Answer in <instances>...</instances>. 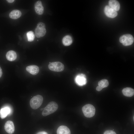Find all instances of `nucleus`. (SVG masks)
<instances>
[{
    "mask_svg": "<svg viewBox=\"0 0 134 134\" xmlns=\"http://www.w3.org/2000/svg\"><path fill=\"white\" fill-rule=\"evenodd\" d=\"M76 83L80 86H82L86 83L87 80L85 75L83 74H79L77 75L75 78Z\"/></svg>",
    "mask_w": 134,
    "mask_h": 134,
    "instance_id": "6e6552de",
    "label": "nucleus"
},
{
    "mask_svg": "<svg viewBox=\"0 0 134 134\" xmlns=\"http://www.w3.org/2000/svg\"><path fill=\"white\" fill-rule=\"evenodd\" d=\"M36 134H48L45 131H41L38 132Z\"/></svg>",
    "mask_w": 134,
    "mask_h": 134,
    "instance_id": "4be33fe9",
    "label": "nucleus"
},
{
    "mask_svg": "<svg viewBox=\"0 0 134 134\" xmlns=\"http://www.w3.org/2000/svg\"><path fill=\"white\" fill-rule=\"evenodd\" d=\"M57 134H70V131L69 128L66 126L62 125L58 128Z\"/></svg>",
    "mask_w": 134,
    "mask_h": 134,
    "instance_id": "ddd939ff",
    "label": "nucleus"
},
{
    "mask_svg": "<svg viewBox=\"0 0 134 134\" xmlns=\"http://www.w3.org/2000/svg\"><path fill=\"white\" fill-rule=\"evenodd\" d=\"M102 88L99 86L97 87L96 88V90L98 91H100L102 89Z\"/></svg>",
    "mask_w": 134,
    "mask_h": 134,
    "instance_id": "5701e85b",
    "label": "nucleus"
},
{
    "mask_svg": "<svg viewBox=\"0 0 134 134\" xmlns=\"http://www.w3.org/2000/svg\"><path fill=\"white\" fill-rule=\"evenodd\" d=\"M43 100V97L41 95H37L33 97L30 101L31 107L33 109H37L42 104Z\"/></svg>",
    "mask_w": 134,
    "mask_h": 134,
    "instance_id": "f03ea898",
    "label": "nucleus"
},
{
    "mask_svg": "<svg viewBox=\"0 0 134 134\" xmlns=\"http://www.w3.org/2000/svg\"><path fill=\"white\" fill-rule=\"evenodd\" d=\"M109 6L116 11H118L120 8V5L117 1L110 0L109 1Z\"/></svg>",
    "mask_w": 134,
    "mask_h": 134,
    "instance_id": "4468645a",
    "label": "nucleus"
},
{
    "mask_svg": "<svg viewBox=\"0 0 134 134\" xmlns=\"http://www.w3.org/2000/svg\"><path fill=\"white\" fill-rule=\"evenodd\" d=\"M46 33L45 25L44 23H39L35 30V34L37 38H40L44 36Z\"/></svg>",
    "mask_w": 134,
    "mask_h": 134,
    "instance_id": "20e7f679",
    "label": "nucleus"
},
{
    "mask_svg": "<svg viewBox=\"0 0 134 134\" xmlns=\"http://www.w3.org/2000/svg\"><path fill=\"white\" fill-rule=\"evenodd\" d=\"M11 109L8 107L6 106L0 110V117L2 119L5 118L11 112Z\"/></svg>",
    "mask_w": 134,
    "mask_h": 134,
    "instance_id": "f8f14e48",
    "label": "nucleus"
},
{
    "mask_svg": "<svg viewBox=\"0 0 134 134\" xmlns=\"http://www.w3.org/2000/svg\"><path fill=\"white\" fill-rule=\"evenodd\" d=\"M27 36L29 41H32L34 39L35 35L32 31H31L28 32L27 33Z\"/></svg>",
    "mask_w": 134,
    "mask_h": 134,
    "instance_id": "aec40b11",
    "label": "nucleus"
},
{
    "mask_svg": "<svg viewBox=\"0 0 134 134\" xmlns=\"http://www.w3.org/2000/svg\"><path fill=\"white\" fill-rule=\"evenodd\" d=\"M104 11L106 15L109 17L113 18L117 15V12L108 5L105 6Z\"/></svg>",
    "mask_w": 134,
    "mask_h": 134,
    "instance_id": "0eeeda50",
    "label": "nucleus"
},
{
    "mask_svg": "<svg viewBox=\"0 0 134 134\" xmlns=\"http://www.w3.org/2000/svg\"><path fill=\"white\" fill-rule=\"evenodd\" d=\"M109 85L108 80L105 79H102L99 81L98 83V85L102 89L107 87Z\"/></svg>",
    "mask_w": 134,
    "mask_h": 134,
    "instance_id": "6ab92c4d",
    "label": "nucleus"
},
{
    "mask_svg": "<svg viewBox=\"0 0 134 134\" xmlns=\"http://www.w3.org/2000/svg\"><path fill=\"white\" fill-rule=\"evenodd\" d=\"M134 39L133 36L130 34H126L121 36L119 41L124 46H127L131 45L134 42Z\"/></svg>",
    "mask_w": 134,
    "mask_h": 134,
    "instance_id": "39448f33",
    "label": "nucleus"
},
{
    "mask_svg": "<svg viewBox=\"0 0 134 134\" xmlns=\"http://www.w3.org/2000/svg\"><path fill=\"white\" fill-rule=\"evenodd\" d=\"M72 42L73 40L71 37L69 35H67L64 36L62 40L63 44L66 46L70 45Z\"/></svg>",
    "mask_w": 134,
    "mask_h": 134,
    "instance_id": "a211bd4d",
    "label": "nucleus"
},
{
    "mask_svg": "<svg viewBox=\"0 0 134 134\" xmlns=\"http://www.w3.org/2000/svg\"><path fill=\"white\" fill-rule=\"evenodd\" d=\"M58 107V105L56 102L53 101L50 102L44 108L42 115L46 116L52 114L57 110Z\"/></svg>",
    "mask_w": 134,
    "mask_h": 134,
    "instance_id": "f257e3e1",
    "label": "nucleus"
},
{
    "mask_svg": "<svg viewBox=\"0 0 134 134\" xmlns=\"http://www.w3.org/2000/svg\"><path fill=\"white\" fill-rule=\"evenodd\" d=\"M123 95L126 97H131L134 94V90L130 87H126L123 89L122 91Z\"/></svg>",
    "mask_w": 134,
    "mask_h": 134,
    "instance_id": "dca6fc26",
    "label": "nucleus"
},
{
    "mask_svg": "<svg viewBox=\"0 0 134 134\" xmlns=\"http://www.w3.org/2000/svg\"><path fill=\"white\" fill-rule=\"evenodd\" d=\"M103 134H116L113 130H107L105 131Z\"/></svg>",
    "mask_w": 134,
    "mask_h": 134,
    "instance_id": "412c9836",
    "label": "nucleus"
},
{
    "mask_svg": "<svg viewBox=\"0 0 134 134\" xmlns=\"http://www.w3.org/2000/svg\"><path fill=\"white\" fill-rule=\"evenodd\" d=\"M4 128L5 131L9 134H13L15 131L14 126L13 122L11 121H8L6 122L5 124Z\"/></svg>",
    "mask_w": 134,
    "mask_h": 134,
    "instance_id": "1a4fd4ad",
    "label": "nucleus"
},
{
    "mask_svg": "<svg viewBox=\"0 0 134 134\" xmlns=\"http://www.w3.org/2000/svg\"><path fill=\"white\" fill-rule=\"evenodd\" d=\"M17 54L16 52L13 50L8 51L6 54V57L9 61H12L15 60L17 58Z\"/></svg>",
    "mask_w": 134,
    "mask_h": 134,
    "instance_id": "2eb2a0df",
    "label": "nucleus"
},
{
    "mask_svg": "<svg viewBox=\"0 0 134 134\" xmlns=\"http://www.w3.org/2000/svg\"><path fill=\"white\" fill-rule=\"evenodd\" d=\"M26 69L28 72L34 75L37 74L39 72V67L35 65L28 66L26 67Z\"/></svg>",
    "mask_w": 134,
    "mask_h": 134,
    "instance_id": "9b49d317",
    "label": "nucleus"
},
{
    "mask_svg": "<svg viewBox=\"0 0 134 134\" xmlns=\"http://www.w3.org/2000/svg\"><path fill=\"white\" fill-rule=\"evenodd\" d=\"M43 109H44V108H41V109L40 110H43Z\"/></svg>",
    "mask_w": 134,
    "mask_h": 134,
    "instance_id": "a878e982",
    "label": "nucleus"
},
{
    "mask_svg": "<svg viewBox=\"0 0 134 134\" xmlns=\"http://www.w3.org/2000/svg\"><path fill=\"white\" fill-rule=\"evenodd\" d=\"M82 110L85 117L91 118L94 115L96 110L93 105L88 104L85 105L82 107Z\"/></svg>",
    "mask_w": 134,
    "mask_h": 134,
    "instance_id": "7ed1b4c3",
    "label": "nucleus"
},
{
    "mask_svg": "<svg viewBox=\"0 0 134 134\" xmlns=\"http://www.w3.org/2000/svg\"><path fill=\"white\" fill-rule=\"evenodd\" d=\"M2 69L0 67V78L1 77L2 75Z\"/></svg>",
    "mask_w": 134,
    "mask_h": 134,
    "instance_id": "b1692460",
    "label": "nucleus"
},
{
    "mask_svg": "<svg viewBox=\"0 0 134 134\" xmlns=\"http://www.w3.org/2000/svg\"><path fill=\"white\" fill-rule=\"evenodd\" d=\"M49 69L51 70L56 72H61L64 69V66L62 63L56 62L50 63L48 65Z\"/></svg>",
    "mask_w": 134,
    "mask_h": 134,
    "instance_id": "423d86ee",
    "label": "nucleus"
},
{
    "mask_svg": "<svg viewBox=\"0 0 134 134\" xmlns=\"http://www.w3.org/2000/svg\"><path fill=\"white\" fill-rule=\"evenodd\" d=\"M34 6L35 11L37 14L41 15L43 13L44 9L41 1L38 0L36 2Z\"/></svg>",
    "mask_w": 134,
    "mask_h": 134,
    "instance_id": "9d476101",
    "label": "nucleus"
},
{
    "mask_svg": "<svg viewBox=\"0 0 134 134\" xmlns=\"http://www.w3.org/2000/svg\"><path fill=\"white\" fill-rule=\"evenodd\" d=\"M21 12L18 10H14L11 11L9 14V17L11 19H15L20 17L21 15Z\"/></svg>",
    "mask_w": 134,
    "mask_h": 134,
    "instance_id": "f3484780",
    "label": "nucleus"
},
{
    "mask_svg": "<svg viewBox=\"0 0 134 134\" xmlns=\"http://www.w3.org/2000/svg\"><path fill=\"white\" fill-rule=\"evenodd\" d=\"M9 3H12L14 1V0H6Z\"/></svg>",
    "mask_w": 134,
    "mask_h": 134,
    "instance_id": "393cba45",
    "label": "nucleus"
}]
</instances>
